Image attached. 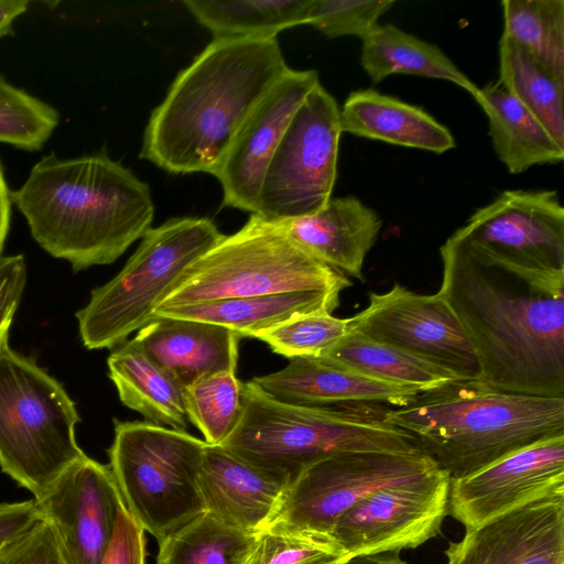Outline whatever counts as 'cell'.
<instances>
[{
	"label": "cell",
	"instance_id": "obj_22",
	"mask_svg": "<svg viewBox=\"0 0 564 564\" xmlns=\"http://www.w3.org/2000/svg\"><path fill=\"white\" fill-rule=\"evenodd\" d=\"M279 223L311 256L358 280L381 229L378 214L354 196L330 198L313 214Z\"/></svg>",
	"mask_w": 564,
	"mask_h": 564
},
{
	"label": "cell",
	"instance_id": "obj_2",
	"mask_svg": "<svg viewBox=\"0 0 564 564\" xmlns=\"http://www.w3.org/2000/svg\"><path fill=\"white\" fill-rule=\"evenodd\" d=\"M289 69L276 37L214 39L152 111L140 158L169 173L215 176L247 119Z\"/></svg>",
	"mask_w": 564,
	"mask_h": 564
},
{
	"label": "cell",
	"instance_id": "obj_21",
	"mask_svg": "<svg viewBox=\"0 0 564 564\" xmlns=\"http://www.w3.org/2000/svg\"><path fill=\"white\" fill-rule=\"evenodd\" d=\"M239 338L219 325L155 316L131 340L186 387L206 375L236 372Z\"/></svg>",
	"mask_w": 564,
	"mask_h": 564
},
{
	"label": "cell",
	"instance_id": "obj_37",
	"mask_svg": "<svg viewBox=\"0 0 564 564\" xmlns=\"http://www.w3.org/2000/svg\"><path fill=\"white\" fill-rule=\"evenodd\" d=\"M392 4V0H313L308 24L328 37L362 39Z\"/></svg>",
	"mask_w": 564,
	"mask_h": 564
},
{
	"label": "cell",
	"instance_id": "obj_9",
	"mask_svg": "<svg viewBox=\"0 0 564 564\" xmlns=\"http://www.w3.org/2000/svg\"><path fill=\"white\" fill-rule=\"evenodd\" d=\"M206 445L186 431L115 420L109 468L128 511L158 542L205 511L198 474Z\"/></svg>",
	"mask_w": 564,
	"mask_h": 564
},
{
	"label": "cell",
	"instance_id": "obj_27",
	"mask_svg": "<svg viewBox=\"0 0 564 564\" xmlns=\"http://www.w3.org/2000/svg\"><path fill=\"white\" fill-rule=\"evenodd\" d=\"M361 42L360 62L373 84L410 74L452 82L473 97L479 89L437 46L393 24H377Z\"/></svg>",
	"mask_w": 564,
	"mask_h": 564
},
{
	"label": "cell",
	"instance_id": "obj_6",
	"mask_svg": "<svg viewBox=\"0 0 564 564\" xmlns=\"http://www.w3.org/2000/svg\"><path fill=\"white\" fill-rule=\"evenodd\" d=\"M351 282L284 232L279 221L251 214L180 274L156 307L272 294L335 291Z\"/></svg>",
	"mask_w": 564,
	"mask_h": 564
},
{
	"label": "cell",
	"instance_id": "obj_19",
	"mask_svg": "<svg viewBox=\"0 0 564 564\" xmlns=\"http://www.w3.org/2000/svg\"><path fill=\"white\" fill-rule=\"evenodd\" d=\"M251 380L278 401L308 406L401 408L424 391L376 380L315 356L291 358L283 369Z\"/></svg>",
	"mask_w": 564,
	"mask_h": 564
},
{
	"label": "cell",
	"instance_id": "obj_13",
	"mask_svg": "<svg viewBox=\"0 0 564 564\" xmlns=\"http://www.w3.org/2000/svg\"><path fill=\"white\" fill-rule=\"evenodd\" d=\"M449 485L437 468L379 489L341 514L330 535L349 557L415 549L441 532Z\"/></svg>",
	"mask_w": 564,
	"mask_h": 564
},
{
	"label": "cell",
	"instance_id": "obj_42",
	"mask_svg": "<svg viewBox=\"0 0 564 564\" xmlns=\"http://www.w3.org/2000/svg\"><path fill=\"white\" fill-rule=\"evenodd\" d=\"M29 3L25 0H0V39L14 33L13 21L28 10Z\"/></svg>",
	"mask_w": 564,
	"mask_h": 564
},
{
	"label": "cell",
	"instance_id": "obj_11",
	"mask_svg": "<svg viewBox=\"0 0 564 564\" xmlns=\"http://www.w3.org/2000/svg\"><path fill=\"white\" fill-rule=\"evenodd\" d=\"M437 468L422 449L336 454L312 464L295 478L271 523L330 535L337 519L367 496Z\"/></svg>",
	"mask_w": 564,
	"mask_h": 564
},
{
	"label": "cell",
	"instance_id": "obj_34",
	"mask_svg": "<svg viewBox=\"0 0 564 564\" xmlns=\"http://www.w3.org/2000/svg\"><path fill=\"white\" fill-rule=\"evenodd\" d=\"M348 558L329 534L273 522L256 533L243 564H344Z\"/></svg>",
	"mask_w": 564,
	"mask_h": 564
},
{
	"label": "cell",
	"instance_id": "obj_43",
	"mask_svg": "<svg viewBox=\"0 0 564 564\" xmlns=\"http://www.w3.org/2000/svg\"><path fill=\"white\" fill-rule=\"evenodd\" d=\"M11 191L9 189L3 167L0 161V256L10 228L11 219Z\"/></svg>",
	"mask_w": 564,
	"mask_h": 564
},
{
	"label": "cell",
	"instance_id": "obj_29",
	"mask_svg": "<svg viewBox=\"0 0 564 564\" xmlns=\"http://www.w3.org/2000/svg\"><path fill=\"white\" fill-rule=\"evenodd\" d=\"M317 357L376 380L422 390L458 379L436 365L352 330Z\"/></svg>",
	"mask_w": 564,
	"mask_h": 564
},
{
	"label": "cell",
	"instance_id": "obj_40",
	"mask_svg": "<svg viewBox=\"0 0 564 564\" xmlns=\"http://www.w3.org/2000/svg\"><path fill=\"white\" fill-rule=\"evenodd\" d=\"M26 282L22 254L0 256V346L8 341L9 329Z\"/></svg>",
	"mask_w": 564,
	"mask_h": 564
},
{
	"label": "cell",
	"instance_id": "obj_33",
	"mask_svg": "<svg viewBox=\"0 0 564 564\" xmlns=\"http://www.w3.org/2000/svg\"><path fill=\"white\" fill-rule=\"evenodd\" d=\"M243 382L234 371L203 376L184 387L189 420L209 445L223 444L235 431L243 412Z\"/></svg>",
	"mask_w": 564,
	"mask_h": 564
},
{
	"label": "cell",
	"instance_id": "obj_5",
	"mask_svg": "<svg viewBox=\"0 0 564 564\" xmlns=\"http://www.w3.org/2000/svg\"><path fill=\"white\" fill-rule=\"evenodd\" d=\"M243 412L220 446L290 485L312 464L356 451L421 449L406 431L384 420L380 405L308 406L278 401L243 382Z\"/></svg>",
	"mask_w": 564,
	"mask_h": 564
},
{
	"label": "cell",
	"instance_id": "obj_24",
	"mask_svg": "<svg viewBox=\"0 0 564 564\" xmlns=\"http://www.w3.org/2000/svg\"><path fill=\"white\" fill-rule=\"evenodd\" d=\"M339 292L315 291L226 299L202 304L156 307L155 316L194 319L228 328L239 337L254 335L294 317L339 305Z\"/></svg>",
	"mask_w": 564,
	"mask_h": 564
},
{
	"label": "cell",
	"instance_id": "obj_4",
	"mask_svg": "<svg viewBox=\"0 0 564 564\" xmlns=\"http://www.w3.org/2000/svg\"><path fill=\"white\" fill-rule=\"evenodd\" d=\"M386 422L410 433L451 479L503 456L564 435V397L509 392L480 380L454 379L422 391Z\"/></svg>",
	"mask_w": 564,
	"mask_h": 564
},
{
	"label": "cell",
	"instance_id": "obj_23",
	"mask_svg": "<svg viewBox=\"0 0 564 564\" xmlns=\"http://www.w3.org/2000/svg\"><path fill=\"white\" fill-rule=\"evenodd\" d=\"M340 127L361 138L437 154L455 147L451 131L425 110L373 89L349 94L340 109Z\"/></svg>",
	"mask_w": 564,
	"mask_h": 564
},
{
	"label": "cell",
	"instance_id": "obj_38",
	"mask_svg": "<svg viewBox=\"0 0 564 564\" xmlns=\"http://www.w3.org/2000/svg\"><path fill=\"white\" fill-rule=\"evenodd\" d=\"M0 564H67L51 524L41 519L0 545Z\"/></svg>",
	"mask_w": 564,
	"mask_h": 564
},
{
	"label": "cell",
	"instance_id": "obj_8",
	"mask_svg": "<svg viewBox=\"0 0 564 564\" xmlns=\"http://www.w3.org/2000/svg\"><path fill=\"white\" fill-rule=\"evenodd\" d=\"M208 218L176 217L150 228L122 270L91 291L76 313L88 349L113 348L154 318V310L184 269L221 238Z\"/></svg>",
	"mask_w": 564,
	"mask_h": 564
},
{
	"label": "cell",
	"instance_id": "obj_17",
	"mask_svg": "<svg viewBox=\"0 0 564 564\" xmlns=\"http://www.w3.org/2000/svg\"><path fill=\"white\" fill-rule=\"evenodd\" d=\"M318 84L316 70L290 68L252 111L215 175L224 206L254 213L268 164L294 112Z\"/></svg>",
	"mask_w": 564,
	"mask_h": 564
},
{
	"label": "cell",
	"instance_id": "obj_25",
	"mask_svg": "<svg viewBox=\"0 0 564 564\" xmlns=\"http://www.w3.org/2000/svg\"><path fill=\"white\" fill-rule=\"evenodd\" d=\"M474 98L488 117L492 145L510 173L563 161L564 148L499 82L479 88Z\"/></svg>",
	"mask_w": 564,
	"mask_h": 564
},
{
	"label": "cell",
	"instance_id": "obj_28",
	"mask_svg": "<svg viewBox=\"0 0 564 564\" xmlns=\"http://www.w3.org/2000/svg\"><path fill=\"white\" fill-rule=\"evenodd\" d=\"M313 0H186L183 4L214 39H268L308 24Z\"/></svg>",
	"mask_w": 564,
	"mask_h": 564
},
{
	"label": "cell",
	"instance_id": "obj_1",
	"mask_svg": "<svg viewBox=\"0 0 564 564\" xmlns=\"http://www.w3.org/2000/svg\"><path fill=\"white\" fill-rule=\"evenodd\" d=\"M445 299L498 390L564 397V273L524 270L456 231L441 247Z\"/></svg>",
	"mask_w": 564,
	"mask_h": 564
},
{
	"label": "cell",
	"instance_id": "obj_32",
	"mask_svg": "<svg viewBox=\"0 0 564 564\" xmlns=\"http://www.w3.org/2000/svg\"><path fill=\"white\" fill-rule=\"evenodd\" d=\"M502 35L564 80V1L503 0Z\"/></svg>",
	"mask_w": 564,
	"mask_h": 564
},
{
	"label": "cell",
	"instance_id": "obj_18",
	"mask_svg": "<svg viewBox=\"0 0 564 564\" xmlns=\"http://www.w3.org/2000/svg\"><path fill=\"white\" fill-rule=\"evenodd\" d=\"M446 564H564V491L466 529Z\"/></svg>",
	"mask_w": 564,
	"mask_h": 564
},
{
	"label": "cell",
	"instance_id": "obj_36",
	"mask_svg": "<svg viewBox=\"0 0 564 564\" xmlns=\"http://www.w3.org/2000/svg\"><path fill=\"white\" fill-rule=\"evenodd\" d=\"M349 328V318H338L327 312L294 317L253 336L274 352L289 359L321 356L334 346Z\"/></svg>",
	"mask_w": 564,
	"mask_h": 564
},
{
	"label": "cell",
	"instance_id": "obj_44",
	"mask_svg": "<svg viewBox=\"0 0 564 564\" xmlns=\"http://www.w3.org/2000/svg\"><path fill=\"white\" fill-rule=\"evenodd\" d=\"M344 564H408L399 552H384L350 556Z\"/></svg>",
	"mask_w": 564,
	"mask_h": 564
},
{
	"label": "cell",
	"instance_id": "obj_41",
	"mask_svg": "<svg viewBox=\"0 0 564 564\" xmlns=\"http://www.w3.org/2000/svg\"><path fill=\"white\" fill-rule=\"evenodd\" d=\"M35 501L0 505V545L41 520Z\"/></svg>",
	"mask_w": 564,
	"mask_h": 564
},
{
	"label": "cell",
	"instance_id": "obj_30",
	"mask_svg": "<svg viewBox=\"0 0 564 564\" xmlns=\"http://www.w3.org/2000/svg\"><path fill=\"white\" fill-rule=\"evenodd\" d=\"M498 82L564 148V80L545 69L522 46L501 35Z\"/></svg>",
	"mask_w": 564,
	"mask_h": 564
},
{
	"label": "cell",
	"instance_id": "obj_31",
	"mask_svg": "<svg viewBox=\"0 0 564 564\" xmlns=\"http://www.w3.org/2000/svg\"><path fill=\"white\" fill-rule=\"evenodd\" d=\"M254 539L204 511L159 542L158 564H243Z\"/></svg>",
	"mask_w": 564,
	"mask_h": 564
},
{
	"label": "cell",
	"instance_id": "obj_26",
	"mask_svg": "<svg viewBox=\"0 0 564 564\" xmlns=\"http://www.w3.org/2000/svg\"><path fill=\"white\" fill-rule=\"evenodd\" d=\"M107 364L109 378L126 406L151 423L185 431L184 387L132 340L115 349Z\"/></svg>",
	"mask_w": 564,
	"mask_h": 564
},
{
	"label": "cell",
	"instance_id": "obj_16",
	"mask_svg": "<svg viewBox=\"0 0 564 564\" xmlns=\"http://www.w3.org/2000/svg\"><path fill=\"white\" fill-rule=\"evenodd\" d=\"M67 564H100L123 498L109 467L84 456L37 499Z\"/></svg>",
	"mask_w": 564,
	"mask_h": 564
},
{
	"label": "cell",
	"instance_id": "obj_3",
	"mask_svg": "<svg viewBox=\"0 0 564 564\" xmlns=\"http://www.w3.org/2000/svg\"><path fill=\"white\" fill-rule=\"evenodd\" d=\"M11 202L33 239L75 271L117 260L152 228L150 187L106 152L42 158Z\"/></svg>",
	"mask_w": 564,
	"mask_h": 564
},
{
	"label": "cell",
	"instance_id": "obj_7",
	"mask_svg": "<svg viewBox=\"0 0 564 564\" xmlns=\"http://www.w3.org/2000/svg\"><path fill=\"white\" fill-rule=\"evenodd\" d=\"M79 415L61 383L32 359L0 346V467L40 498L85 456Z\"/></svg>",
	"mask_w": 564,
	"mask_h": 564
},
{
	"label": "cell",
	"instance_id": "obj_14",
	"mask_svg": "<svg viewBox=\"0 0 564 564\" xmlns=\"http://www.w3.org/2000/svg\"><path fill=\"white\" fill-rule=\"evenodd\" d=\"M456 232L500 262L564 273V208L555 191H505Z\"/></svg>",
	"mask_w": 564,
	"mask_h": 564
},
{
	"label": "cell",
	"instance_id": "obj_39",
	"mask_svg": "<svg viewBox=\"0 0 564 564\" xmlns=\"http://www.w3.org/2000/svg\"><path fill=\"white\" fill-rule=\"evenodd\" d=\"M144 530L123 505L117 514L109 547L100 564H145Z\"/></svg>",
	"mask_w": 564,
	"mask_h": 564
},
{
	"label": "cell",
	"instance_id": "obj_10",
	"mask_svg": "<svg viewBox=\"0 0 564 564\" xmlns=\"http://www.w3.org/2000/svg\"><path fill=\"white\" fill-rule=\"evenodd\" d=\"M341 133L340 109L318 84L285 129L265 170L253 214L283 221L321 209L332 198Z\"/></svg>",
	"mask_w": 564,
	"mask_h": 564
},
{
	"label": "cell",
	"instance_id": "obj_15",
	"mask_svg": "<svg viewBox=\"0 0 564 564\" xmlns=\"http://www.w3.org/2000/svg\"><path fill=\"white\" fill-rule=\"evenodd\" d=\"M564 491V435L542 440L458 479H451L448 514L465 529Z\"/></svg>",
	"mask_w": 564,
	"mask_h": 564
},
{
	"label": "cell",
	"instance_id": "obj_35",
	"mask_svg": "<svg viewBox=\"0 0 564 564\" xmlns=\"http://www.w3.org/2000/svg\"><path fill=\"white\" fill-rule=\"evenodd\" d=\"M59 122L51 105L14 87L0 75V143L39 151Z\"/></svg>",
	"mask_w": 564,
	"mask_h": 564
},
{
	"label": "cell",
	"instance_id": "obj_20",
	"mask_svg": "<svg viewBox=\"0 0 564 564\" xmlns=\"http://www.w3.org/2000/svg\"><path fill=\"white\" fill-rule=\"evenodd\" d=\"M289 486L284 478L220 445L205 447L199 491L205 511L226 523L251 533L261 531L272 522Z\"/></svg>",
	"mask_w": 564,
	"mask_h": 564
},
{
	"label": "cell",
	"instance_id": "obj_12",
	"mask_svg": "<svg viewBox=\"0 0 564 564\" xmlns=\"http://www.w3.org/2000/svg\"><path fill=\"white\" fill-rule=\"evenodd\" d=\"M348 330L399 348L458 379L480 378L473 345L438 292L419 294L399 283L384 293L371 292L367 307L349 318Z\"/></svg>",
	"mask_w": 564,
	"mask_h": 564
}]
</instances>
